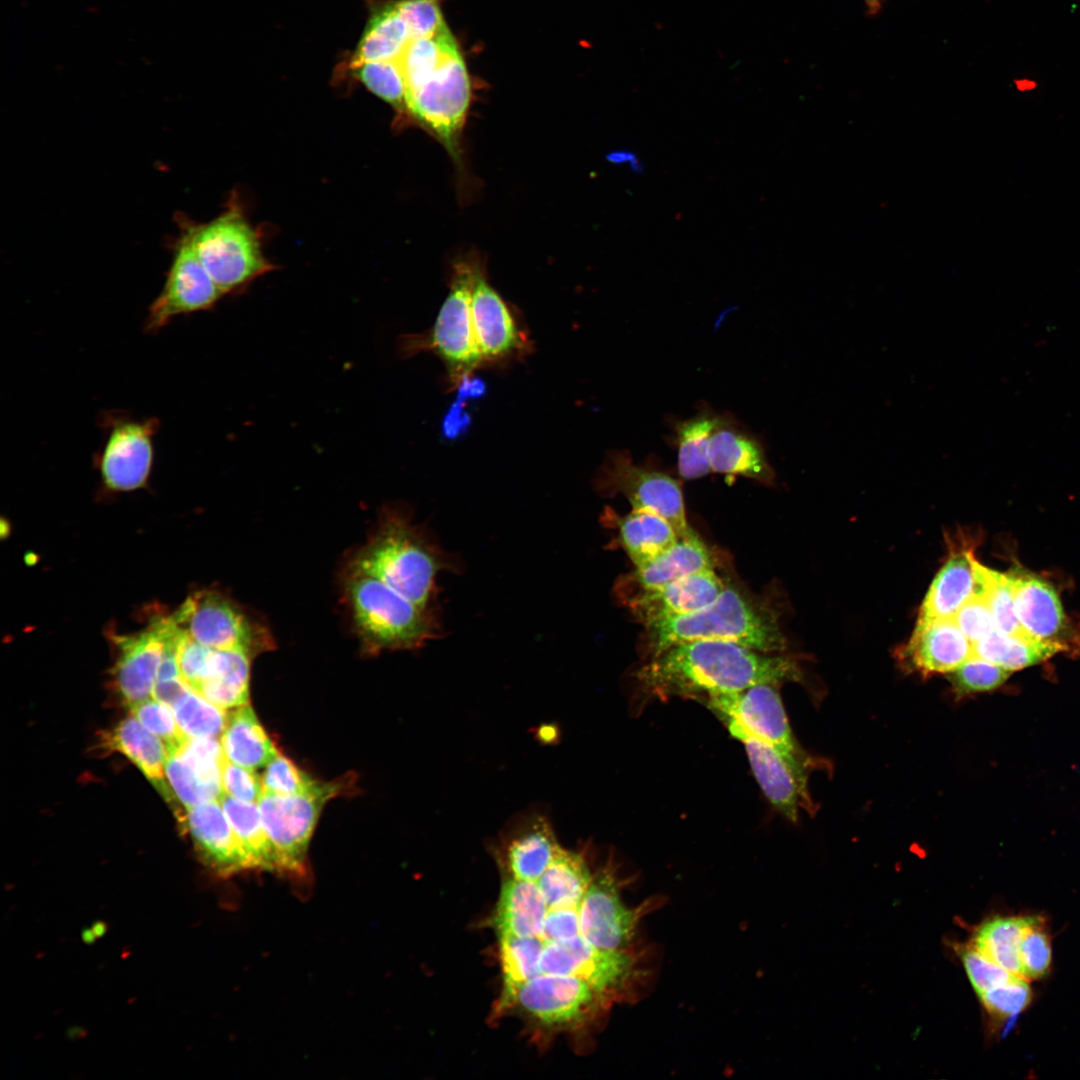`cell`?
Returning a JSON list of instances; mask_svg holds the SVG:
<instances>
[{"mask_svg":"<svg viewBox=\"0 0 1080 1080\" xmlns=\"http://www.w3.org/2000/svg\"><path fill=\"white\" fill-rule=\"evenodd\" d=\"M409 33L388 61L403 80L406 121H414L462 159V138L472 100V85L456 39L439 0H399Z\"/></svg>","mask_w":1080,"mask_h":1080,"instance_id":"1","label":"cell"},{"mask_svg":"<svg viewBox=\"0 0 1080 1080\" xmlns=\"http://www.w3.org/2000/svg\"><path fill=\"white\" fill-rule=\"evenodd\" d=\"M791 658L763 653L737 643L697 640L674 645L636 671L638 688L649 698H702L738 692L759 684L800 681Z\"/></svg>","mask_w":1080,"mask_h":1080,"instance_id":"2","label":"cell"},{"mask_svg":"<svg viewBox=\"0 0 1080 1080\" xmlns=\"http://www.w3.org/2000/svg\"><path fill=\"white\" fill-rule=\"evenodd\" d=\"M347 565L382 580L423 608H431L437 574L456 568L422 528L396 509L382 514L374 533Z\"/></svg>","mask_w":1080,"mask_h":1080,"instance_id":"3","label":"cell"},{"mask_svg":"<svg viewBox=\"0 0 1080 1080\" xmlns=\"http://www.w3.org/2000/svg\"><path fill=\"white\" fill-rule=\"evenodd\" d=\"M644 626L642 648L648 658L674 645L697 640L728 641L770 654L786 648L776 616L729 586L698 611Z\"/></svg>","mask_w":1080,"mask_h":1080,"instance_id":"4","label":"cell"},{"mask_svg":"<svg viewBox=\"0 0 1080 1080\" xmlns=\"http://www.w3.org/2000/svg\"><path fill=\"white\" fill-rule=\"evenodd\" d=\"M342 587L367 654L418 648L441 632L431 608L420 607L370 574L346 565Z\"/></svg>","mask_w":1080,"mask_h":1080,"instance_id":"5","label":"cell"},{"mask_svg":"<svg viewBox=\"0 0 1080 1080\" xmlns=\"http://www.w3.org/2000/svg\"><path fill=\"white\" fill-rule=\"evenodd\" d=\"M178 219L202 265L224 295L246 287L273 268L263 255L257 231L234 202L204 224L184 216Z\"/></svg>","mask_w":1080,"mask_h":1080,"instance_id":"6","label":"cell"},{"mask_svg":"<svg viewBox=\"0 0 1080 1080\" xmlns=\"http://www.w3.org/2000/svg\"><path fill=\"white\" fill-rule=\"evenodd\" d=\"M480 261L474 256L457 260L452 267L450 288L428 336H406L400 352L410 356L424 348L435 351L444 361L450 379L458 384L482 362L472 319V290Z\"/></svg>","mask_w":1080,"mask_h":1080,"instance_id":"7","label":"cell"},{"mask_svg":"<svg viewBox=\"0 0 1080 1080\" xmlns=\"http://www.w3.org/2000/svg\"><path fill=\"white\" fill-rule=\"evenodd\" d=\"M171 617L207 648L242 651L254 658L274 647L271 632L261 620L216 591L191 595Z\"/></svg>","mask_w":1080,"mask_h":1080,"instance_id":"8","label":"cell"},{"mask_svg":"<svg viewBox=\"0 0 1080 1080\" xmlns=\"http://www.w3.org/2000/svg\"><path fill=\"white\" fill-rule=\"evenodd\" d=\"M341 791V783L316 782L308 791L296 795L262 793L258 807L274 847L277 872L304 874L310 838L320 813Z\"/></svg>","mask_w":1080,"mask_h":1080,"instance_id":"9","label":"cell"},{"mask_svg":"<svg viewBox=\"0 0 1080 1080\" xmlns=\"http://www.w3.org/2000/svg\"><path fill=\"white\" fill-rule=\"evenodd\" d=\"M99 425L104 442L97 464L105 488L115 492L143 487L154 461V438L160 428L156 417L134 418L122 411H105Z\"/></svg>","mask_w":1080,"mask_h":1080,"instance_id":"10","label":"cell"},{"mask_svg":"<svg viewBox=\"0 0 1080 1080\" xmlns=\"http://www.w3.org/2000/svg\"><path fill=\"white\" fill-rule=\"evenodd\" d=\"M780 686L759 684L738 692L702 698L718 718H731L773 745L808 783L810 760L796 742L779 693Z\"/></svg>","mask_w":1080,"mask_h":1080,"instance_id":"11","label":"cell"},{"mask_svg":"<svg viewBox=\"0 0 1080 1080\" xmlns=\"http://www.w3.org/2000/svg\"><path fill=\"white\" fill-rule=\"evenodd\" d=\"M596 483L607 494H622L633 510L648 511L665 518L679 537L694 532L686 518L680 483L660 470L635 464L627 451L615 450L608 454Z\"/></svg>","mask_w":1080,"mask_h":1080,"instance_id":"12","label":"cell"},{"mask_svg":"<svg viewBox=\"0 0 1080 1080\" xmlns=\"http://www.w3.org/2000/svg\"><path fill=\"white\" fill-rule=\"evenodd\" d=\"M180 226L163 287L148 308L144 331L157 334L175 317L211 309L223 296Z\"/></svg>","mask_w":1080,"mask_h":1080,"instance_id":"13","label":"cell"},{"mask_svg":"<svg viewBox=\"0 0 1080 1080\" xmlns=\"http://www.w3.org/2000/svg\"><path fill=\"white\" fill-rule=\"evenodd\" d=\"M654 903L628 908L621 900L619 879L608 862L593 874L579 908L580 935L607 951H628L640 920Z\"/></svg>","mask_w":1080,"mask_h":1080,"instance_id":"14","label":"cell"},{"mask_svg":"<svg viewBox=\"0 0 1080 1080\" xmlns=\"http://www.w3.org/2000/svg\"><path fill=\"white\" fill-rule=\"evenodd\" d=\"M600 996L584 979L542 974L503 990V1007H518L538 1023L560 1026L578 1020Z\"/></svg>","mask_w":1080,"mask_h":1080,"instance_id":"15","label":"cell"},{"mask_svg":"<svg viewBox=\"0 0 1080 1080\" xmlns=\"http://www.w3.org/2000/svg\"><path fill=\"white\" fill-rule=\"evenodd\" d=\"M635 960L629 951H607L581 935L544 943L539 975H573L584 979L601 997L617 993L632 976Z\"/></svg>","mask_w":1080,"mask_h":1080,"instance_id":"16","label":"cell"},{"mask_svg":"<svg viewBox=\"0 0 1080 1080\" xmlns=\"http://www.w3.org/2000/svg\"><path fill=\"white\" fill-rule=\"evenodd\" d=\"M730 735L745 747L751 770L771 805L796 822L800 808L811 809L808 783L796 774L785 757L770 743L731 718H719Z\"/></svg>","mask_w":1080,"mask_h":1080,"instance_id":"17","label":"cell"},{"mask_svg":"<svg viewBox=\"0 0 1080 1080\" xmlns=\"http://www.w3.org/2000/svg\"><path fill=\"white\" fill-rule=\"evenodd\" d=\"M971 656L972 643L952 618H918L910 639L896 650L903 671L923 678L950 673Z\"/></svg>","mask_w":1080,"mask_h":1080,"instance_id":"18","label":"cell"},{"mask_svg":"<svg viewBox=\"0 0 1080 1080\" xmlns=\"http://www.w3.org/2000/svg\"><path fill=\"white\" fill-rule=\"evenodd\" d=\"M173 620L161 618L146 630L120 637V657L114 668L116 689L129 707L150 699Z\"/></svg>","mask_w":1080,"mask_h":1080,"instance_id":"19","label":"cell"},{"mask_svg":"<svg viewBox=\"0 0 1080 1080\" xmlns=\"http://www.w3.org/2000/svg\"><path fill=\"white\" fill-rule=\"evenodd\" d=\"M1007 573L1016 615L1025 633L1041 641L1065 645L1063 639L1070 633V624L1055 587L1022 567H1012Z\"/></svg>","mask_w":1080,"mask_h":1080,"instance_id":"20","label":"cell"},{"mask_svg":"<svg viewBox=\"0 0 1080 1080\" xmlns=\"http://www.w3.org/2000/svg\"><path fill=\"white\" fill-rule=\"evenodd\" d=\"M186 810L182 819L205 865L224 877L249 869L242 845L219 800Z\"/></svg>","mask_w":1080,"mask_h":1080,"instance_id":"21","label":"cell"},{"mask_svg":"<svg viewBox=\"0 0 1080 1080\" xmlns=\"http://www.w3.org/2000/svg\"><path fill=\"white\" fill-rule=\"evenodd\" d=\"M725 587L713 568H708L640 594L626 604L645 625L698 611L714 602Z\"/></svg>","mask_w":1080,"mask_h":1080,"instance_id":"22","label":"cell"},{"mask_svg":"<svg viewBox=\"0 0 1080 1080\" xmlns=\"http://www.w3.org/2000/svg\"><path fill=\"white\" fill-rule=\"evenodd\" d=\"M708 568H713L711 552L694 531L688 536L679 537L664 553L620 578L616 584V594L626 603L640 594Z\"/></svg>","mask_w":1080,"mask_h":1080,"instance_id":"23","label":"cell"},{"mask_svg":"<svg viewBox=\"0 0 1080 1080\" xmlns=\"http://www.w3.org/2000/svg\"><path fill=\"white\" fill-rule=\"evenodd\" d=\"M948 555L919 610L921 619H950L974 589L975 542L958 531L947 537Z\"/></svg>","mask_w":1080,"mask_h":1080,"instance_id":"24","label":"cell"},{"mask_svg":"<svg viewBox=\"0 0 1080 1080\" xmlns=\"http://www.w3.org/2000/svg\"><path fill=\"white\" fill-rule=\"evenodd\" d=\"M471 310L483 362L502 358L521 344L511 312L487 281L482 265L478 268L473 285Z\"/></svg>","mask_w":1080,"mask_h":1080,"instance_id":"25","label":"cell"},{"mask_svg":"<svg viewBox=\"0 0 1080 1080\" xmlns=\"http://www.w3.org/2000/svg\"><path fill=\"white\" fill-rule=\"evenodd\" d=\"M708 458L713 472L744 476L766 485L775 480L762 442L731 415L712 434Z\"/></svg>","mask_w":1080,"mask_h":1080,"instance_id":"26","label":"cell"},{"mask_svg":"<svg viewBox=\"0 0 1080 1080\" xmlns=\"http://www.w3.org/2000/svg\"><path fill=\"white\" fill-rule=\"evenodd\" d=\"M101 744L108 751H118L126 755L165 799L173 800L174 794L165 779L167 747L133 715L105 732Z\"/></svg>","mask_w":1080,"mask_h":1080,"instance_id":"27","label":"cell"},{"mask_svg":"<svg viewBox=\"0 0 1080 1080\" xmlns=\"http://www.w3.org/2000/svg\"><path fill=\"white\" fill-rule=\"evenodd\" d=\"M560 848L549 821L535 816L505 840L504 864L511 877L537 881Z\"/></svg>","mask_w":1080,"mask_h":1080,"instance_id":"28","label":"cell"},{"mask_svg":"<svg viewBox=\"0 0 1080 1080\" xmlns=\"http://www.w3.org/2000/svg\"><path fill=\"white\" fill-rule=\"evenodd\" d=\"M547 910L536 881L510 877L501 887L493 925L498 935L540 937Z\"/></svg>","mask_w":1080,"mask_h":1080,"instance_id":"29","label":"cell"},{"mask_svg":"<svg viewBox=\"0 0 1080 1080\" xmlns=\"http://www.w3.org/2000/svg\"><path fill=\"white\" fill-rule=\"evenodd\" d=\"M252 658L242 651L212 649L205 674L195 691L225 710L247 704Z\"/></svg>","mask_w":1080,"mask_h":1080,"instance_id":"30","label":"cell"},{"mask_svg":"<svg viewBox=\"0 0 1080 1080\" xmlns=\"http://www.w3.org/2000/svg\"><path fill=\"white\" fill-rule=\"evenodd\" d=\"M220 742L229 761L251 770L266 766L278 752L248 703L227 715Z\"/></svg>","mask_w":1080,"mask_h":1080,"instance_id":"31","label":"cell"},{"mask_svg":"<svg viewBox=\"0 0 1080 1080\" xmlns=\"http://www.w3.org/2000/svg\"><path fill=\"white\" fill-rule=\"evenodd\" d=\"M702 408L695 416L673 423V444L677 448V467L684 479H695L711 472L708 448L712 434L729 417Z\"/></svg>","mask_w":1080,"mask_h":1080,"instance_id":"32","label":"cell"},{"mask_svg":"<svg viewBox=\"0 0 1080 1080\" xmlns=\"http://www.w3.org/2000/svg\"><path fill=\"white\" fill-rule=\"evenodd\" d=\"M615 521L619 540L635 567L653 560L679 539L669 521L658 514L633 510Z\"/></svg>","mask_w":1080,"mask_h":1080,"instance_id":"33","label":"cell"},{"mask_svg":"<svg viewBox=\"0 0 1080 1080\" xmlns=\"http://www.w3.org/2000/svg\"><path fill=\"white\" fill-rule=\"evenodd\" d=\"M592 878L584 854L560 848L536 883L548 907L563 908L581 904Z\"/></svg>","mask_w":1080,"mask_h":1080,"instance_id":"34","label":"cell"},{"mask_svg":"<svg viewBox=\"0 0 1080 1080\" xmlns=\"http://www.w3.org/2000/svg\"><path fill=\"white\" fill-rule=\"evenodd\" d=\"M219 802L244 850L249 869L278 871L276 854L262 822L258 803L223 793Z\"/></svg>","mask_w":1080,"mask_h":1080,"instance_id":"35","label":"cell"},{"mask_svg":"<svg viewBox=\"0 0 1080 1080\" xmlns=\"http://www.w3.org/2000/svg\"><path fill=\"white\" fill-rule=\"evenodd\" d=\"M1065 645L1031 636H1014L997 630L972 644V656L1014 671L1038 664L1063 651Z\"/></svg>","mask_w":1080,"mask_h":1080,"instance_id":"36","label":"cell"},{"mask_svg":"<svg viewBox=\"0 0 1080 1080\" xmlns=\"http://www.w3.org/2000/svg\"><path fill=\"white\" fill-rule=\"evenodd\" d=\"M1034 916H999L983 922L972 945L992 962L1014 976H1021L1019 947Z\"/></svg>","mask_w":1080,"mask_h":1080,"instance_id":"37","label":"cell"},{"mask_svg":"<svg viewBox=\"0 0 1080 1080\" xmlns=\"http://www.w3.org/2000/svg\"><path fill=\"white\" fill-rule=\"evenodd\" d=\"M974 589L984 593L996 630L1014 636H1029L1016 615L1013 588L1008 573H1001L973 561Z\"/></svg>","mask_w":1080,"mask_h":1080,"instance_id":"38","label":"cell"},{"mask_svg":"<svg viewBox=\"0 0 1080 1080\" xmlns=\"http://www.w3.org/2000/svg\"><path fill=\"white\" fill-rule=\"evenodd\" d=\"M504 990L539 975L544 941L539 937L498 935Z\"/></svg>","mask_w":1080,"mask_h":1080,"instance_id":"39","label":"cell"},{"mask_svg":"<svg viewBox=\"0 0 1080 1080\" xmlns=\"http://www.w3.org/2000/svg\"><path fill=\"white\" fill-rule=\"evenodd\" d=\"M177 724L187 738L216 737L222 734L227 715L225 709L208 701L190 689L173 707Z\"/></svg>","mask_w":1080,"mask_h":1080,"instance_id":"40","label":"cell"},{"mask_svg":"<svg viewBox=\"0 0 1080 1080\" xmlns=\"http://www.w3.org/2000/svg\"><path fill=\"white\" fill-rule=\"evenodd\" d=\"M167 752L165 763L167 782L174 796L185 808L220 799L223 789L202 780L174 751Z\"/></svg>","mask_w":1080,"mask_h":1080,"instance_id":"41","label":"cell"},{"mask_svg":"<svg viewBox=\"0 0 1080 1080\" xmlns=\"http://www.w3.org/2000/svg\"><path fill=\"white\" fill-rule=\"evenodd\" d=\"M1010 672L987 660L971 656L948 673V680L954 695L961 698L1000 687L1008 679Z\"/></svg>","mask_w":1080,"mask_h":1080,"instance_id":"42","label":"cell"},{"mask_svg":"<svg viewBox=\"0 0 1080 1080\" xmlns=\"http://www.w3.org/2000/svg\"><path fill=\"white\" fill-rule=\"evenodd\" d=\"M1021 976L1027 980L1046 976L1052 962V949L1043 920L1034 917L1019 947Z\"/></svg>","mask_w":1080,"mask_h":1080,"instance_id":"43","label":"cell"},{"mask_svg":"<svg viewBox=\"0 0 1080 1080\" xmlns=\"http://www.w3.org/2000/svg\"><path fill=\"white\" fill-rule=\"evenodd\" d=\"M978 997L991 1016L1004 1020L1018 1015L1028 1007L1032 1000V990L1027 979L1013 976Z\"/></svg>","mask_w":1080,"mask_h":1080,"instance_id":"44","label":"cell"},{"mask_svg":"<svg viewBox=\"0 0 1080 1080\" xmlns=\"http://www.w3.org/2000/svg\"><path fill=\"white\" fill-rule=\"evenodd\" d=\"M261 781L263 792L282 796L306 792L317 782L279 752L266 764Z\"/></svg>","mask_w":1080,"mask_h":1080,"instance_id":"45","label":"cell"},{"mask_svg":"<svg viewBox=\"0 0 1080 1080\" xmlns=\"http://www.w3.org/2000/svg\"><path fill=\"white\" fill-rule=\"evenodd\" d=\"M130 710L131 715L165 743L167 750L175 748L186 738L180 731L170 706L155 699H147L131 706Z\"/></svg>","mask_w":1080,"mask_h":1080,"instance_id":"46","label":"cell"},{"mask_svg":"<svg viewBox=\"0 0 1080 1080\" xmlns=\"http://www.w3.org/2000/svg\"><path fill=\"white\" fill-rule=\"evenodd\" d=\"M952 619L972 644L996 630L987 599L979 590H973Z\"/></svg>","mask_w":1080,"mask_h":1080,"instance_id":"47","label":"cell"},{"mask_svg":"<svg viewBox=\"0 0 1080 1080\" xmlns=\"http://www.w3.org/2000/svg\"><path fill=\"white\" fill-rule=\"evenodd\" d=\"M960 958L978 996L1014 976L980 953L972 944L960 950Z\"/></svg>","mask_w":1080,"mask_h":1080,"instance_id":"48","label":"cell"},{"mask_svg":"<svg viewBox=\"0 0 1080 1080\" xmlns=\"http://www.w3.org/2000/svg\"><path fill=\"white\" fill-rule=\"evenodd\" d=\"M254 771L225 757L221 766L223 793L239 801L258 803L263 787L261 778Z\"/></svg>","mask_w":1080,"mask_h":1080,"instance_id":"49","label":"cell"},{"mask_svg":"<svg viewBox=\"0 0 1080 1080\" xmlns=\"http://www.w3.org/2000/svg\"><path fill=\"white\" fill-rule=\"evenodd\" d=\"M548 907V906H547ZM578 906L548 907L540 939L544 942L565 941L580 935Z\"/></svg>","mask_w":1080,"mask_h":1080,"instance_id":"50","label":"cell"},{"mask_svg":"<svg viewBox=\"0 0 1080 1080\" xmlns=\"http://www.w3.org/2000/svg\"><path fill=\"white\" fill-rule=\"evenodd\" d=\"M190 689L182 678L157 680L152 698L172 708Z\"/></svg>","mask_w":1080,"mask_h":1080,"instance_id":"51","label":"cell"},{"mask_svg":"<svg viewBox=\"0 0 1080 1080\" xmlns=\"http://www.w3.org/2000/svg\"><path fill=\"white\" fill-rule=\"evenodd\" d=\"M463 403L464 401L456 399L444 419L442 427L447 438L457 437L469 425L470 417L464 412Z\"/></svg>","mask_w":1080,"mask_h":1080,"instance_id":"52","label":"cell"},{"mask_svg":"<svg viewBox=\"0 0 1080 1080\" xmlns=\"http://www.w3.org/2000/svg\"><path fill=\"white\" fill-rule=\"evenodd\" d=\"M607 160L615 165H626L633 174L641 175L645 171V164L640 156L633 150L619 149L610 152Z\"/></svg>","mask_w":1080,"mask_h":1080,"instance_id":"53","label":"cell"},{"mask_svg":"<svg viewBox=\"0 0 1080 1080\" xmlns=\"http://www.w3.org/2000/svg\"><path fill=\"white\" fill-rule=\"evenodd\" d=\"M865 6L866 14L870 17L877 16L884 4V0H862Z\"/></svg>","mask_w":1080,"mask_h":1080,"instance_id":"54","label":"cell"},{"mask_svg":"<svg viewBox=\"0 0 1080 1080\" xmlns=\"http://www.w3.org/2000/svg\"><path fill=\"white\" fill-rule=\"evenodd\" d=\"M1016 89L1019 92H1028L1036 89L1037 82L1029 78H1018L1014 80Z\"/></svg>","mask_w":1080,"mask_h":1080,"instance_id":"55","label":"cell"}]
</instances>
